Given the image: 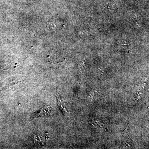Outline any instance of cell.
Masks as SVG:
<instances>
[{"mask_svg":"<svg viewBox=\"0 0 149 149\" xmlns=\"http://www.w3.org/2000/svg\"><path fill=\"white\" fill-rule=\"evenodd\" d=\"M52 111V108L50 107H44L42 109L36 111L34 114L32 115V118H35L48 116L51 114Z\"/></svg>","mask_w":149,"mask_h":149,"instance_id":"6da1fadb","label":"cell"},{"mask_svg":"<svg viewBox=\"0 0 149 149\" xmlns=\"http://www.w3.org/2000/svg\"><path fill=\"white\" fill-rule=\"evenodd\" d=\"M43 140L42 139V138H41V137H39V136H37V137L35 136V143L39 144V145H40V143H41V145H43Z\"/></svg>","mask_w":149,"mask_h":149,"instance_id":"7a4b0ae2","label":"cell"}]
</instances>
